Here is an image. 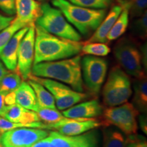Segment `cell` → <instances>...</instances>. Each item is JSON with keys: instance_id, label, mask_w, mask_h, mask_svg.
Returning a JSON list of instances; mask_svg holds the SVG:
<instances>
[{"instance_id": "6da1fadb", "label": "cell", "mask_w": 147, "mask_h": 147, "mask_svg": "<svg viewBox=\"0 0 147 147\" xmlns=\"http://www.w3.org/2000/svg\"><path fill=\"white\" fill-rule=\"evenodd\" d=\"M34 64L72 57L81 51L83 42L65 39L35 25Z\"/></svg>"}, {"instance_id": "7a4b0ae2", "label": "cell", "mask_w": 147, "mask_h": 147, "mask_svg": "<svg viewBox=\"0 0 147 147\" xmlns=\"http://www.w3.org/2000/svg\"><path fill=\"white\" fill-rule=\"evenodd\" d=\"M80 62V55L53 61L41 62L33 65L32 74L41 78L59 80L68 84L75 91L83 92Z\"/></svg>"}, {"instance_id": "3957f363", "label": "cell", "mask_w": 147, "mask_h": 147, "mask_svg": "<svg viewBox=\"0 0 147 147\" xmlns=\"http://www.w3.org/2000/svg\"><path fill=\"white\" fill-rule=\"evenodd\" d=\"M52 4L59 9L67 21L84 36L94 32L107 14L106 9L84 8L67 0H52Z\"/></svg>"}, {"instance_id": "277c9868", "label": "cell", "mask_w": 147, "mask_h": 147, "mask_svg": "<svg viewBox=\"0 0 147 147\" xmlns=\"http://www.w3.org/2000/svg\"><path fill=\"white\" fill-rule=\"evenodd\" d=\"M35 23L54 36L77 42L82 39L80 33L67 21L61 11L48 3L42 4L41 14Z\"/></svg>"}, {"instance_id": "5b68a950", "label": "cell", "mask_w": 147, "mask_h": 147, "mask_svg": "<svg viewBox=\"0 0 147 147\" xmlns=\"http://www.w3.org/2000/svg\"><path fill=\"white\" fill-rule=\"evenodd\" d=\"M132 95L129 77L123 69L115 66L110 69L102 91L103 102L108 107L117 106L127 102Z\"/></svg>"}, {"instance_id": "8992f818", "label": "cell", "mask_w": 147, "mask_h": 147, "mask_svg": "<svg viewBox=\"0 0 147 147\" xmlns=\"http://www.w3.org/2000/svg\"><path fill=\"white\" fill-rule=\"evenodd\" d=\"M140 112L131 103L108 107L103 112L104 127L114 125L127 136L137 134Z\"/></svg>"}, {"instance_id": "52a82bcc", "label": "cell", "mask_w": 147, "mask_h": 147, "mask_svg": "<svg viewBox=\"0 0 147 147\" xmlns=\"http://www.w3.org/2000/svg\"><path fill=\"white\" fill-rule=\"evenodd\" d=\"M114 55L121 68L127 74L136 78L146 76L140 50L131 40L125 38L119 40L114 48Z\"/></svg>"}, {"instance_id": "ba28073f", "label": "cell", "mask_w": 147, "mask_h": 147, "mask_svg": "<svg viewBox=\"0 0 147 147\" xmlns=\"http://www.w3.org/2000/svg\"><path fill=\"white\" fill-rule=\"evenodd\" d=\"M28 78L39 82L51 92L54 97L56 107L59 110L67 109L89 97L88 95L83 92L75 91L68 86L57 80L38 77L32 74L29 75Z\"/></svg>"}, {"instance_id": "9c48e42d", "label": "cell", "mask_w": 147, "mask_h": 147, "mask_svg": "<svg viewBox=\"0 0 147 147\" xmlns=\"http://www.w3.org/2000/svg\"><path fill=\"white\" fill-rule=\"evenodd\" d=\"M81 71L84 84L93 95H98L106 80L108 62L104 59L87 55L81 60Z\"/></svg>"}, {"instance_id": "30bf717a", "label": "cell", "mask_w": 147, "mask_h": 147, "mask_svg": "<svg viewBox=\"0 0 147 147\" xmlns=\"http://www.w3.org/2000/svg\"><path fill=\"white\" fill-rule=\"evenodd\" d=\"M49 134V131L45 129L15 128L0 135V144L3 147H30Z\"/></svg>"}, {"instance_id": "8fae6325", "label": "cell", "mask_w": 147, "mask_h": 147, "mask_svg": "<svg viewBox=\"0 0 147 147\" xmlns=\"http://www.w3.org/2000/svg\"><path fill=\"white\" fill-rule=\"evenodd\" d=\"M35 24L29 25L28 30L20 42L17 55V67L16 70L24 80L28 79L32 74L34 59Z\"/></svg>"}, {"instance_id": "7c38bea8", "label": "cell", "mask_w": 147, "mask_h": 147, "mask_svg": "<svg viewBox=\"0 0 147 147\" xmlns=\"http://www.w3.org/2000/svg\"><path fill=\"white\" fill-rule=\"evenodd\" d=\"M49 129H55L65 136H77L93 129L98 127H104V121L95 118H67L53 124L47 125Z\"/></svg>"}, {"instance_id": "4fadbf2b", "label": "cell", "mask_w": 147, "mask_h": 147, "mask_svg": "<svg viewBox=\"0 0 147 147\" xmlns=\"http://www.w3.org/2000/svg\"><path fill=\"white\" fill-rule=\"evenodd\" d=\"M42 4L37 0H15L16 21L29 26L41 14Z\"/></svg>"}, {"instance_id": "5bb4252c", "label": "cell", "mask_w": 147, "mask_h": 147, "mask_svg": "<svg viewBox=\"0 0 147 147\" xmlns=\"http://www.w3.org/2000/svg\"><path fill=\"white\" fill-rule=\"evenodd\" d=\"M29 26H26L16 32L0 53V59L7 69L15 71L17 67V55L20 42L26 34Z\"/></svg>"}, {"instance_id": "9a60e30c", "label": "cell", "mask_w": 147, "mask_h": 147, "mask_svg": "<svg viewBox=\"0 0 147 147\" xmlns=\"http://www.w3.org/2000/svg\"><path fill=\"white\" fill-rule=\"evenodd\" d=\"M104 108L98 100H94L75 104L63 111L67 118H95L103 115Z\"/></svg>"}, {"instance_id": "2e32d148", "label": "cell", "mask_w": 147, "mask_h": 147, "mask_svg": "<svg viewBox=\"0 0 147 147\" xmlns=\"http://www.w3.org/2000/svg\"><path fill=\"white\" fill-rule=\"evenodd\" d=\"M123 8L120 5L117 4L110 9L108 13L106 14L102 23L99 25L96 30L93 32V34L90 37L88 42H102V43H107L106 37L110 29L113 27L116 20L119 17Z\"/></svg>"}, {"instance_id": "e0dca14e", "label": "cell", "mask_w": 147, "mask_h": 147, "mask_svg": "<svg viewBox=\"0 0 147 147\" xmlns=\"http://www.w3.org/2000/svg\"><path fill=\"white\" fill-rule=\"evenodd\" d=\"M2 117L12 122L19 123L29 124L40 121L36 112L27 109L16 103L5 106Z\"/></svg>"}, {"instance_id": "ac0fdd59", "label": "cell", "mask_w": 147, "mask_h": 147, "mask_svg": "<svg viewBox=\"0 0 147 147\" xmlns=\"http://www.w3.org/2000/svg\"><path fill=\"white\" fill-rule=\"evenodd\" d=\"M16 103L27 109L36 112L39 105L36 93L28 82L22 81L15 91Z\"/></svg>"}, {"instance_id": "d6986e66", "label": "cell", "mask_w": 147, "mask_h": 147, "mask_svg": "<svg viewBox=\"0 0 147 147\" xmlns=\"http://www.w3.org/2000/svg\"><path fill=\"white\" fill-rule=\"evenodd\" d=\"M134 105L140 113L144 114L147 110L146 76L136 78L134 84Z\"/></svg>"}, {"instance_id": "ffe728a7", "label": "cell", "mask_w": 147, "mask_h": 147, "mask_svg": "<svg viewBox=\"0 0 147 147\" xmlns=\"http://www.w3.org/2000/svg\"><path fill=\"white\" fill-rule=\"evenodd\" d=\"M29 84L32 86L36 93L38 105L42 108H49L57 109L53 95L49 90L46 89L42 84L34 80H29Z\"/></svg>"}, {"instance_id": "44dd1931", "label": "cell", "mask_w": 147, "mask_h": 147, "mask_svg": "<svg viewBox=\"0 0 147 147\" xmlns=\"http://www.w3.org/2000/svg\"><path fill=\"white\" fill-rule=\"evenodd\" d=\"M100 139V133L93 129L80 135L72 136V147H99Z\"/></svg>"}, {"instance_id": "7402d4cb", "label": "cell", "mask_w": 147, "mask_h": 147, "mask_svg": "<svg viewBox=\"0 0 147 147\" xmlns=\"http://www.w3.org/2000/svg\"><path fill=\"white\" fill-rule=\"evenodd\" d=\"M102 147H125V139L120 131L113 127H104Z\"/></svg>"}, {"instance_id": "603a6c76", "label": "cell", "mask_w": 147, "mask_h": 147, "mask_svg": "<svg viewBox=\"0 0 147 147\" xmlns=\"http://www.w3.org/2000/svg\"><path fill=\"white\" fill-rule=\"evenodd\" d=\"M129 12L126 9H123L119 17L116 20L113 27L107 35V41H113L122 36L127 29L129 24Z\"/></svg>"}, {"instance_id": "cb8c5ba5", "label": "cell", "mask_w": 147, "mask_h": 147, "mask_svg": "<svg viewBox=\"0 0 147 147\" xmlns=\"http://www.w3.org/2000/svg\"><path fill=\"white\" fill-rule=\"evenodd\" d=\"M123 9H126L132 18L139 17L146 10L147 0H117Z\"/></svg>"}, {"instance_id": "d4e9b609", "label": "cell", "mask_w": 147, "mask_h": 147, "mask_svg": "<svg viewBox=\"0 0 147 147\" xmlns=\"http://www.w3.org/2000/svg\"><path fill=\"white\" fill-rule=\"evenodd\" d=\"M22 82L21 76L15 70L5 74L0 82V92L6 95L17 89Z\"/></svg>"}, {"instance_id": "484cf974", "label": "cell", "mask_w": 147, "mask_h": 147, "mask_svg": "<svg viewBox=\"0 0 147 147\" xmlns=\"http://www.w3.org/2000/svg\"><path fill=\"white\" fill-rule=\"evenodd\" d=\"M110 48L106 43L102 42H84L82 45L81 51L82 55L92 56L104 57L110 53Z\"/></svg>"}, {"instance_id": "4316f807", "label": "cell", "mask_w": 147, "mask_h": 147, "mask_svg": "<svg viewBox=\"0 0 147 147\" xmlns=\"http://www.w3.org/2000/svg\"><path fill=\"white\" fill-rule=\"evenodd\" d=\"M19 127H32V128H40L49 129L47 125L42 122H35L33 123H14L12 121L7 120L6 119L0 116V135L3 132L13 129L15 128Z\"/></svg>"}, {"instance_id": "83f0119b", "label": "cell", "mask_w": 147, "mask_h": 147, "mask_svg": "<svg viewBox=\"0 0 147 147\" xmlns=\"http://www.w3.org/2000/svg\"><path fill=\"white\" fill-rule=\"evenodd\" d=\"M40 121L47 123V125L53 124L61 121L65 117L63 114L58 111L57 109H53L49 108H42L39 106L36 110Z\"/></svg>"}, {"instance_id": "f1b7e54d", "label": "cell", "mask_w": 147, "mask_h": 147, "mask_svg": "<svg viewBox=\"0 0 147 147\" xmlns=\"http://www.w3.org/2000/svg\"><path fill=\"white\" fill-rule=\"evenodd\" d=\"M26 26L27 25L13 19L9 26L0 32V53L3 51V48L5 47L10 38L14 36V34L18 30Z\"/></svg>"}, {"instance_id": "f546056e", "label": "cell", "mask_w": 147, "mask_h": 147, "mask_svg": "<svg viewBox=\"0 0 147 147\" xmlns=\"http://www.w3.org/2000/svg\"><path fill=\"white\" fill-rule=\"evenodd\" d=\"M133 34L138 38L145 40L147 35V11L145 10L142 15L137 17L131 25Z\"/></svg>"}, {"instance_id": "4dcf8cb0", "label": "cell", "mask_w": 147, "mask_h": 147, "mask_svg": "<svg viewBox=\"0 0 147 147\" xmlns=\"http://www.w3.org/2000/svg\"><path fill=\"white\" fill-rule=\"evenodd\" d=\"M78 6L91 9H106L113 3L114 0H67Z\"/></svg>"}, {"instance_id": "1f68e13d", "label": "cell", "mask_w": 147, "mask_h": 147, "mask_svg": "<svg viewBox=\"0 0 147 147\" xmlns=\"http://www.w3.org/2000/svg\"><path fill=\"white\" fill-rule=\"evenodd\" d=\"M50 140L51 147H72V138L57 131H49L48 136Z\"/></svg>"}, {"instance_id": "d6a6232c", "label": "cell", "mask_w": 147, "mask_h": 147, "mask_svg": "<svg viewBox=\"0 0 147 147\" xmlns=\"http://www.w3.org/2000/svg\"><path fill=\"white\" fill-rule=\"evenodd\" d=\"M125 147H147L146 140L143 136L137 134L129 135L125 139Z\"/></svg>"}, {"instance_id": "836d02e7", "label": "cell", "mask_w": 147, "mask_h": 147, "mask_svg": "<svg viewBox=\"0 0 147 147\" xmlns=\"http://www.w3.org/2000/svg\"><path fill=\"white\" fill-rule=\"evenodd\" d=\"M0 10L8 15L15 14V0H0Z\"/></svg>"}, {"instance_id": "e575fe53", "label": "cell", "mask_w": 147, "mask_h": 147, "mask_svg": "<svg viewBox=\"0 0 147 147\" xmlns=\"http://www.w3.org/2000/svg\"><path fill=\"white\" fill-rule=\"evenodd\" d=\"M13 19L12 16H6L0 13V32L9 26Z\"/></svg>"}, {"instance_id": "d590c367", "label": "cell", "mask_w": 147, "mask_h": 147, "mask_svg": "<svg viewBox=\"0 0 147 147\" xmlns=\"http://www.w3.org/2000/svg\"><path fill=\"white\" fill-rule=\"evenodd\" d=\"M4 102L5 106H10L16 104V93L15 91L8 93L5 95Z\"/></svg>"}, {"instance_id": "8d00e7d4", "label": "cell", "mask_w": 147, "mask_h": 147, "mask_svg": "<svg viewBox=\"0 0 147 147\" xmlns=\"http://www.w3.org/2000/svg\"><path fill=\"white\" fill-rule=\"evenodd\" d=\"M30 147H51L49 138L47 136L45 138L40 140L38 141Z\"/></svg>"}, {"instance_id": "74e56055", "label": "cell", "mask_w": 147, "mask_h": 147, "mask_svg": "<svg viewBox=\"0 0 147 147\" xmlns=\"http://www.w3.org/2000/svg\"><path fill=\"white\" fill-rule=\"evenodd\" d=\"M138 121H139V126L140 127L141 129L145 134H147V122H146V116L144 115V114L138 116Z\"/></svg>"}, {"instance_id": "f35d334b", "label": "cell", "mask_w": 147, "mask_h": 147, "mask_svg": "<svg viewBox=\"0 0 147 147\" xmlns=\"http://www.w3.org/2000/svg\"><path fill=\"white\" fill-rule=\"evenodd\" d=\"M140 53H141V57H142V64L145 67V69H146L147 67V59H146V44L145 43L140 48Z\"/></svg>"}, {"instance_id": "ab89813d", "label": "cell", "mask_w": 147, "mask_h": 147, "mask_svg": "<svg viewBox=\"0 0 147 147\" xmlns=\"http://www.w3.org/2000/svg\"><path fill=\"white\" fill-rule=\"evenodd\" d=\"M5 94H3V93L0 92V116L3 117V113H4V110L5 108V104L4 102V97Z\"/></svg>"}, {"instance_id": "60d3db41", "label": "cell", "mask_w": 147, "mask_h": 147, "mask_svg": "<svg viewBox=\"0 0 147 147\" xmlns=\"http://www.w3.org/2000/svg\"><path fill=\"white\" fill-rule=\"evenodd\" d=\"M8 72L9 71H8V69H6V67H5V65H3L2 61L0 59V82L2 80L3 76H4L5 74H7Z\"/></svg>"}, {"instance_id": "b9f144b4", "label": "cell", "mask_w": 147, "mask_h": 147, "mask_svg": "<svg viewBox=\"0 0 147 147\" xmlns=\"http://www.w3.org/2000/svg\"><path fill=\"white\" fill-rule=\"evenodd\" d=\"M37 1H41V2H45V1H48V0H37Z\"/></svg>"}, {"instance_id": "7bdbcfd3", "label": "cell", "mask_w": 147, "mask_h": 147, "mask_svg": "<svg viewBox=\"0 0 147 147\" xmlns=\"http://www.w3.org/2000/svg\"><path fill=\"white\" fill-rule=\"evenodd\" d=\"M0 147H3V146H2V145H1V144H0Z\"/></svg>"}]
</instances>
